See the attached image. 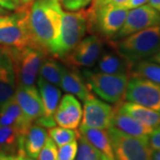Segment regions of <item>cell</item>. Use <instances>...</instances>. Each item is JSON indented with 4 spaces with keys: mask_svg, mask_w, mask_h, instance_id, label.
<instances>
[{
    "mask_svg": "<svg viewBox=\"0 0 160 160\" xmlns=\"http://www.w3.org/2000/svg\"><path fill=\"white\" fill-rule=\"evenodd\" d=\"M48 132L44 126L32 123L28 131L22 136V149L26 155L37 158L40 150L46 143Z\"/></svg>",
    "mask_w": 160,
    "mask_h": 160,
    "instance_id": "obj_22",
    "label": "cell"
},
{
    "mask_svg": "<svg viewBox=\"0 0 160 160\" xmlns=\"http://www.w3.org/2000/svg\"><path fill=\"white\" fill-rule=\"evenodd\" d=\"M124 98L160 113V85L140 75L129 76Z\"/></svg>",
    "mask_w": 160,
    "mask_h": 160,
    "instance_id": "obj_9",
    "label": "cell"
},
{
    "mask_svg": "<svg viewBox=\"0 0 160 160\" xmlns=\"http://www.w3.org/2000/svg\"><path fill=\"white\" fill-rule=\"evenodd\" d=\"M14 98L23 114L31 122H35L43 116V104L38 89L32 86L17 85Z\"/></svg>",
    "mask_w": 160,
    "mask_h": 160,
    "instance_id": "obj_15",
    "label": "cell"
},
{
    "mask_svg": "<svg viewBox=\"0 0 160 160\" xmlns=\"http://www.w3.org/2000/svg\"><path fill=\"white\" fill-rule=\"evenodd\" d=\"M38 160H57L58 149L51 138L47 137L45 145L38 154Z\"/></svg>",
    "mask_w": 160,
    "mask_h": 160,
    "instance_id": "obj_29",
    "label": "cell"
},
{
    "mask_svg": "<svg viewBox=\"0 0 160 160\" xmlns=\"http://www.w3.org/2000/svg\"><path fill=\"white\" fill-rule=\"evenodd\" d=\"M149 145L151 149H160V125L153 129L149 136Z\"/></svg>",
    "mask_w": 160,
    "mask_h": 160,
    "instance_id": "obj_32",
    "label": "cell"
},
{
    "mask_svg": "<svg viewBox=\"0 0 160 160\" xmlns=\"http://www.w3.org/2000/svg\"><path fill=\"white\" fill-rule=\"evenodd\" d=\"M113 116V107L93 96L84 102L81 126L108 130L112 126Z\"/></svg>",
    "mask_w": 160,
    "mask_h": 160,
    "instance_id": "obj_12",
    "label": "cell"
},
{
    "mask_svg": "<svg viewBox=\"0 0 160 160\" xmlns=\"http://www.w3.org/2000/svg\"><path fill=\"white\" fill-rule=\"evenodd\" d=\"M17 86L16 75L11 52L8 47L0 46V109L13 97Z\"/></svg>",
    "mask_w": 160,
    "mask_h": 160,
    "instance_id": "obj_14",
    "label": "cell"
},
{
    "mask_svg": "<svg viewBox=\"0 0 160 160\" xmlns=\"http://www.w3.org/2000/svg\"><path fill=\"white\" fill-rule=\"evenodd\" d=\"M29 7L19 6L14 13L0 15V46L21 48L35 44L29 29Z\"/></svg>",
    "mask_w": 160,
    "mask_h": 160,
    "instance_id": "obj_4",
    "label": "cell"
},
{
    "mask_svg": "<svg viewBox=\"0 0 160 160\" xmlns=\"http://www.w3.org/2000/svg\"><path fill=\"white\" fill-rule=\"evenodd\" d=\"M8 48L13 61L17 85H34L41 64L48 52L35 44L21 48Z\"/></svg>",
    "mask_w": 160,
    "mask_h": 160,
    "instance_id": "obj_5",
    "label": "cell"
},
{
    "mask_svg": "<svg viewBox=\"0 0 160 160\" xmlns=\"http://www.w3.org/2000/svg\"><path fill=\"white\" fill-rule=\"evenodd\" d=\"M155 26H160V12L151 6L145 4L128 11L123 26L113 38L121 39L137 31Z\"/></svg>",
    "mask_w": 160,
    "mask_h": 160,
    "instance_id": "obj_11",
    "label": "cell"
},
{
    "mask_svg": "<svg viewBox=\"0 0 160 160\" xmlns=\"http://www.w3.org/2000/svg\"><path fill=\"white\" fill-rule=\"evenodd\" d=\"M78 132L81 136L91 143L102 154L107 156L111 159H115L108 130L80 126Z\"/></svg>",
    "mask_w": 160,
    "mask_h": 160,
    "instance_id": "obj_23",
    "label": "cell"
},
{
    "mask_svg": "<svg viewBox=\"0 0 160 160\" xmlns=\"http://www.w3.org/2000/svg\"><path fill=\"white\" fill-rule=\"evenodd\" d=\"M48 136L54 142L57 147H61L74 140H77L79 136V132L61 126H53L49 128Z\"/></svg>",
    "mask_w": 160,
    "mask_h": 160,
    "instance_id": "obj_27",
    "label": "cell"
},
{
    "mask_svg": "<svg viewBox=\"0 0 160 160\" xmlns=\"http://www.w3.org/2000/svg\"><path fill=\"white\" fill-rule=\"evenodd\" d=\"M117 52L132 64L151 58L160 48V26L142 29L115 43Z\"/></svg>",
    "mask_w": 160,
    "mask_h": 160,
    "instance_id": "obj_2",
    "label": "cell"
},
{
    "mask_svg": "<svg viewBox=\"0 0 160 160\" xmlns=\"http://www.w3.org/2000/svg\"><path fill=\"white\" fill-rule=\"evenodd\" d=\"M0 160H17V157L12 155L0 154Z\"/></svg>",
    "mask_w": 160,
    "mask_h": 160,
    "instance_id": "obj_39",
    "label": "cell"
},
{
    "mask_svg": "<svg viewBox=\"0 0 160 160\" xmlns=\"http://www.w3.org/2000/svg\"><path fill=\"white\" fill-rule=\"evenodd\" d=\"M84 77L91 92L103 101L118 103L125 97L129 75H110L84 70Z\"/></svg>",
    "mask_w": 160,
    "mask_h": 160,
    "instance_id": "obj_7",
    "label": "cell"
},
{
    "mask_svg": "<svg viewBox=\"0 0 160 160\" xmlns=\"http://www.w3.org/2000/svg\"><path fill=\"white\" fill-rule=\"evenodd\" d=\"M101 160H115V159H111V158H108L107 156H105V155L102 154V159H101Z\"/></svg>",
    "mask_w": 160,
    "mask_h": 160,
    "instance_id": "obj_43",
    "label": "cell"
},
{
    "mask_svg": "<svg viewBox=\"0 0 160 160\" xmlns=\"http://www.w3.org/2000/svg\"><path fill=\"white\" fill-rule=\"evenodd\" d=\"M150 160H160V149H151Z\"/></svg>",
    "mask_w": 160,
    "mask_h": 160,
    "instance_id": "obj_36",
    "label": "cell"
},
{
    "mask_svg": "<svg viewBox=\"0 0 160 160\" xmlns=\"http://www.w3.org/2000/svg\"><path fill=\"white\" fill-rule=\"evenodd\" d=\"M100 1L104 4H113L117 6H123L128 0H100Z\"/></svg>",
    "mask_w": 160,
    "mask_h": 160,
    "instance_id": "obj_35",
    "label": "cell"
},
{
    "mask_svg": "<svg viewBox=\"0 0 160 160\" xmlns=\"http://www.w3.org/2000/svg\"><path fill=\"white\" fill-rule=\"evenodd\" d=\"M76 160H101L102 153L79 134Z\"/></svg>",
    "mask_w": 160,
    "mask_h": 160,
    "instance_id": "obj_28",
    "label": "cell"
},
{
    "mask_svg": "<svg viewBox=\"0 0 160 160\" xmlns=\"http://www.w3.org/2000/svg\"><path fill=\"white\" fill-rule=\"evenodd\" d=\"M9 13V11L5 9L4 7L0 6V15H6V14H8Z\"/></svg>",
    "mask_w": 160,
    "mask_h": 160,
    "instance_id": "obj_42",
    "label": "cell"
},
{
    "mask_svg": "<svg viewBox=\"0 0 160 160\" xmlns=\"http://www.w3.org/2000/svg\"><path fill=\"white\" fill-rule=\"evenodd\" d=\"M63 12L60 0H34L29 7V23L33 42L51 54L60 37Z\"/></svg>",
    "mask_w": 160,
    "mask_h": 160,
    "instance_id": "obj_1",
    "label": "cell"
},
{
    "mask_svg": "<svg viewBox=\"0 0 160 160\" xmlns=\"http://www.w3.org/2000/svg\"><path fill=\"white\" fill-rule=\"evenodd\" d=\"M60 87L64 92L74 95L83 102H86V100L93 97L86 80L74 68L69 69L63 66Z\"/></svg>",
    "mask_w": 160,
    "mask_h": 160,
    "instance_id": "obj_18",
    "label": "cell"
},
{
    "mask_svg": "<svg viewBox=\"0 0 160 160\" xmlns=\"http://www.w3.org/2000/svg\"><path fill=\"white\" fill-rule=\"evenodd\" d=\"M132 69L133 74L140 75L160 85V64L158 63L141 61L133 64Z\"/></svg>",
    "mask_w": 160,
    "mask_h": 160,
    "instance_id": "obj_26",
    "label": "cell"
},
{
    "mask_svg": "<svg viewBox=\"0 0 160 160\" xmlns=\"http://www.w3.org/2000/svg\"><path fill=\"white\" fill-rule=\"evenodd\" d=\"M101 38L98 35L84 38L62 58V61L73 68L93 66L102 55L103 41Z\"/></svg>",
    "mask_w": 160,
    "mask_h": 160,
    "instance_id": "obj_10",
    "label": "cell"
},
{
    "mask_svg": "<svg viewBox=\"0 0 160 160\" xmlns=\"http://www.w3.org/2000/svg\"><path fill=\"white\" fill-rule=\"evenodd\" d=\"M115 160H150L149 141L126 134L111 126L108 129Z\"/></svg>",
    "mask_w": 160,
    "mask_h": 160,
    "instance_id": "obj_8",
    "label": "cell"
},
{
    "mask_svg": "<svg viewBox=\"0 0 160 160\" xmlns=\"http://www.w3.org/2000/svg\"><path fill=\"white\" fill-rule=\"evenodd\" d=\"M112 126L121 132L132 136L149 140V134L153 129L150 126H146L139 122L128 115L120 113L114 108V116L112 119Z\"/></svg>",
    "mask_w": 160,
    "mask_h": 160,
    "instance_id": "obj_20",
    "label": "cell"
},
{
    "mask_svg": "<svg viewBox=\"0 0 160 160\" xmlns=\"http://www.w3.org/2000/svg\"><path fill=\"white\" fill-rule=\"evenodd\" d=\"M38 86L43 104V116L36 120L35 123L49 129L56 126L54 114L59 105L62 92L57 86L41 77L38 79Z\"/></svg>",
    "mask_w": 160,
    "mask_h": 160,
    "instance_id": "obj_13",
    "label": "cell"
},
{
    "mask_svg": "<svg viewBox=\"0 0 160 160\" xmlns=\"http://www.w3.org/2000/svg\"><path fill=\"white\" fill-rule=\"evenodd\" d=\"M147 2H149V0H128L126 4L122 6H124L125 8L129 10V9H132V8H136L139 6H143Z\"/></svg>",
    "mask_w": 160,
    "mask_h": 160,
    "instance_id": "obj_34",
    "label": "cell"
},
{
    "mask_svg": "<svg viewBox=\"0 0 160 160\" xmlns=\"http://www.w3.org/2000/svg\"><path fill=\"white\" fill-rule=\"evenodd\" d=\"M128 11L122 6L92 0V6L86 10L88 30L107 38H113L123 26Z\"/></svg>",
    "mask_w": 160,
    "mask_h": 160,
    "instance_id": "obj_3",
    "label": "cell"
},
{
    "mask_svg": "<svg viewBox=\"0 0 160 160\" xmlns=\"http://www.w3.org/2000/svg\"><path fill=\"white\" fill-rule=\"evenodd\" d=\"M149 5L160 12V0H149Z\"/></svg>",
    "mask_w": 160,
    "mask_h": 160,
    "instance_id": "obj_38",
    "label": "cell"
},
{
    "mask_svg": "<svg viewBox=\"0 0 160 160\" xmlns=\"http://www.w3.org/2000/svg\"><path fill=\"white\" fill-rule=\"evenodd\" d=\"M33 122H31L23 114L14 95L7 101L0 109V125L12 126L21 133L24 134L28 131Z\"/></svg>",
    "mask_w": 160,
    "mask_h": 160,
    "instance_id": "obj_17",
    "label": "cell"
},
{
    "mask_svg": "<svg viewBox=\"0 0 160 160\" xmlns=\"http://www.w3.org/2000/svg\"><path fill=\"white\" fill-rule=\"evenodd\" d=\"M133 64L116 52H105L98 59L94 71L110 75H129Z\"/></svg>",
    "mask_w": 160,
    "mask_h": 160,
    "instance_id": "obj_19",
    "label": "cell"
},
{
    "mask_svg": "<svg viewBox=\"0 0 160 160\" xmlns=\"http://www.w3.org/2000/svg\"><path fill=\"white\" fill-rule=\"evenodd\" d=\"M151 62H156V63H158L160 64V48L158 50V52L155 53L154 55L151 57Z\"/></svg>",
    "mask_w": 160,
    "mask_h": 160,
    "instance_id": "obj_40",
    "label": "cell"
},
{
    "mask_svg": "<svg viewBox=\"0 0 160 160\" xmlns=\"http://www.w3.org/2000/svg\"><path fill=\"white\" fill-rule=\"evenodd\" d=\"M62 65L59 64V62L54 59L46 58L40 67V77L47 82L57 87H60L62 75Z\"/></svg>",
    "mask_w": 160,
    "mask_h": 160,
    "instance_id": "obj_25",
    "label": "cell"
},
{
    "mask_svg": "<svg viewBox=\"0 0 160 160\" xmlns=\"http://www.w3.org/2000/svg\"><path fill=\"white\" fill-rule=\"evenodd\" d=\"M83 109L79 101L72 94H65L54 114L56 125L69 129H78L82 120Z\"/></svg>",
    "mask_w": 160,
    "mask_h": 160,
    "instance_id": "obj_16",
    "label": "cell"
},
{
    "mask_svg": "<svg viewBox=\"0 0 160 160\" xmlns=\"http://www.w3.org/2000/svg\"><path fill=\"white\" fill-rule=\"evenodd\" d=\"M92 2V0H60L63 9L69 12H78L85 9Z\"/></svg>",
    "mask_w": 160,
    "mask_h": 160,
    "instance_id": "obj_31",
    "label": "cell"
},
{
    "mask_svg": "<svg viewBox=\"0 0 160 160\" xmlns=\"http://www.w3.org/2000/svg\"><path fill=\"white\" fill-rule=\"evenodd\" d=\"M16 157H17V160H37L34 158H31V157H29L28 155H26L24 151L18 153Z\"/></svg>",
    "mask_w": 160,
    "mask_h": 160,
    "instance_id": "obj_37",
    "label": "cell"
},
{
    "mask_svg": "<svg viewBox=\"0 0 160 160\" xmlns=\"http://www.w3.org/2000/svg\"><path fill=\"white\" fill-rule=\"evenodd\" d=\"M88 30L86 10L63 12L61 33L52 55L63 58L71 51L86 36Z\"/></svg>",
    "mask_w": 160,
    "mask_h": 160,
    "instance_id": "obj_6",
    "label": "cell"
},
{
    "mask_svg": "<svg viewBox=\"0 0 160 160\" xmlns=\"http://www.w3.org/2000/svg\"><path fill=\"white\" fill-rule=\"evenodd\" d=\"M22 136L16 128L0 125V154L17 156L24 151Z\"/></svg>",
    "mask_w": 160,
    "mask_h": 160,
    "instance_id": "obj_24",
    "label": "cell"
},
{
    "mask_svg": "<svg viewBox=\"0 0 160 160\" xmlns=\"http://www.w3.org/2000/svg\"><path fill=\"white\" fill-rule=\"evenodd\" d=\"M0 6L8 11H15L20 6L17 0H0Z\"/></svg>",
    "mask_w": 160,
    "mask_h": 160,
    "instance_id": "obj_33",
    "label": "cell"
},
{
    "mask_svg": "<svg viewBox=\"0 0 160 160\" xmlns=\"http://www.w3.org/2000/svg\"><path fill=\"white\" fill-rule=\"evenodd\" d=\"M17 1L20 6H29L34 2V0H17Z\"/></svg>",
    "mask_w": 160,
    "mask_h": 160,
    "instance_id": "obj_41",
    "label": "cell"
},
{
    "mask_svg": "<svg viewBox=\"0 0 160 160\" xmlns=\"http://www.w3.org/2000/svg\"><path fill=\"white\" fill-rule=\"evenodd\" d=\"M120 113L128 115L146 126L155 128L160 125V113L136 103L118 102L115 108Z\"/></svg>",
    "mask_w": 160,
    "mask_h": 160,
    "instance_id": "obj_21",
    "label": "cell"
},
{
    "mask_svg": "<svg viewBox=\"0 0 160 160\" xmlns=\"http://www.w3.org/2000/svg\"><path fill=\"white\" fill-rule=\"evenodd\" d=\"M78 152V141L74 140L59 147L57 160H75Z\"/></svg>",
    "mask_w": 160,
    "mask_h": 160,
    "instance_id": "obj_30",
    "label": "cell"
}]
</instances>
